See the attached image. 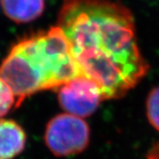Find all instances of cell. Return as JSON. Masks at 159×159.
<instances>
[{"label": "cell", "instance_id": "6da1fadb", "mask_svg": "<svg viewBox=\"0 0 159 159\" xmlns=\"http://www.w3.org/2000/svg\"><path fill=\"white\" fill-rule=\"evenodd\" d=\"M82 76L103 100L120 99L150 71L136 39L134 17L112 0H63L58 25Z\"/></svg>", "mask_w": 159, "mask_h": 159}, {"label": "cell", "instance_id": "7a4b0ae2", "mask_svg": "<svg viewBox=\"0 0 159 159\" xmlns=\"http://www.w3.org/2000/svg\"><path fill=\"white\" fill-rule=\"evenodd\" d=\"M80 76L59 26L19 40L0 65V77L16 96L15 107L33 94L60 88Z\"/></svg>", "mask_w": 159, "mask_h": 159}, {"label": "cell", "instance_id": "3957f363", "mask_svg": "<svg viewBox=\"0 0 159 159\" xmlns=\"http://www.w3.org/2000/svg\"><path fill=\"white\" fill-rule=\"evenodd\" d=\"M44 141L56 156L68 157L83 152L89 145L90 129L81 117L69 113L52 118L46 126Z\"/></svg>", "mask_w": 159, "mask_h": 159}, {"label": "cell", "instance_id": "277c9868", "mask_svg": "<svg viewBox=\"0 0 159 159\" xmlns=\"http://www.w3.org/2000/svg\"><path fill=\"white\" fill-rule=\"evenodd\" d=\"M103 101L99 86L86 77L80 76L61 85L59 103L69 114L85 118L91 116Z\"/></svg>", "mask_w": 159, "mask_h": 159}, {"label": "cell", "instance_id": "5b68a950", "mask_svg": "<svg viewBox=\"0 0 159 159\" xmlns=\"http://www.w3.org/2000/svg\"><path fill=\"white\" fill-rule=\"evenodd\" d=\"M27 136L13 120L0 119V159H14L24 151Z\"/></svg>", "mask_w": 159, "mask_h": 159}, {"label": "cell", "instance_id": "8992f818", "mask_svg": "<svg viewBox=\"0 0 159 159\" xmlns=\"http://www.w3.org/2000/svg\"><path fill=\"white\" fill-rule=\"evenodd\" d=\"M5 15L16 23H27L39 18L44 11V0H0Z\"/></svg>", "mask_w": 159, "mask_h": 159}, {"label": "cell", "instance_id": "52a82bcc", "mask_svg": "<svg viewBox=\"0 0 159 159\" xmlns=\"http://www.w3.org/2000/svg\"><path fill=\"white\" fill-rule=\"evenodd\" d=\"M147 118L152 127L159 131V85L153 87L146 101Z\"/></svg>", "mask_w": 159, "mask_h": 159}, {"label": "cell", "instance_id": "ba28073f", "mask_svg": "<svg viewBox=\"0 0 159 159\" xmlns=\"http://www.w3.org/2000/svg\"><path fill=\"white\" fill-rule=\"evenodd\" d=\"M16 106V96L10 85L0 77V119Z\"/></svg>", "mask_w": 159, "mask_h": 159}, {"label": "cell", "instance_id": "9c48e42d", "mask_svg": "<svg viewBox=\"0 0 159 159\" xmlns=\"http://www.w3.org/2000/svg\"><path fill=\"white\" fill-rule=\"evenodd\" d=\"M147 159H159V142L155 143L148 152Z\"/></svg>", "mask_w": 159, "mask_h": 159}]
</instances>
